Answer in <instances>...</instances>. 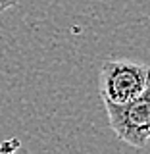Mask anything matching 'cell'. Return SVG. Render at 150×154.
Returning <instances> with one entry per match:
<instances>
[{
	"instance_id": "1",
	"label": "cell",
	"mask_w": 150,
	"mask_h": 154,
	"mask_svg": "<svg viewBox=\"0 0 150 154\" xmlns=\"http://www.w3.org/2000/svg\"><path fill=\"white\" fill-rule=\"evenodd\" d=\"M150 66L133 60H106L98 75V93L102 102L125 104L146 89Z\"/></svg>"
},
{
	"instance_id": "2",
	"label": "cell",
	"mask_w": 150,
	"mask_h": 154,
	"mask_svg": "<svg viewBox=\"0 0 150 154\" xmlns=\"http://www.w3.org/2000/svg\"><path fill=\"white\" fill-rule=\"evenodd\" d=\"M108 125L119 141L129 146L144 148L150 141V79L137 98L125 104L104 102Z\"/></svg>"
},
{
	"instance_id": "3",
	"label": "cell",
	"mask_w": 150,
	"mask_h": 154,
	"mask_svg": "<svg viewBox=\"0 0 150 154\" xmlns=\"http://www.w3.org/2000/svg\"><path fill=\"white\" fill-rule=\"evenodd\" d=\"M17 4H19V0H0V14L14 8V6H17Z\"/></svg>"
}]
</instances>
